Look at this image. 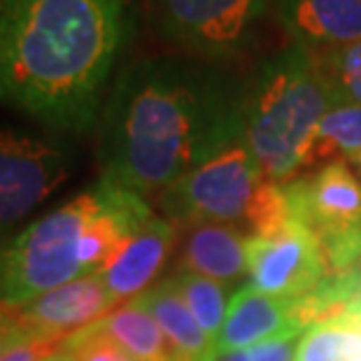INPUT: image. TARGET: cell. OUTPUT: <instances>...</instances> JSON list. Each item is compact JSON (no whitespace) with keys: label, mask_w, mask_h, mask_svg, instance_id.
<instances>
[{"label":"cell","mask_w":361,"mask_h":361,"mask_svg":"<svg viewBox=\"0 0 361 361\" xmlns=\"http://www.w3.org/2000/svg\"><path fill=\"white\" fill-rule=\"evenodd\" d=\"M51 343H44V341H26L12 348L7 355L0 359V361H40L44 355H49Z\"/></svg>","instance_id":"603a6c76"},{"label":"cell","mask_w":361,"mask_h":361,"mask_svg":"<svg viewBox=\"0 0 361 361\" xmlns=\"http://www.w3.org/2000/svg\"><path fill=\"white\" fill-rule=\"evenodd\" d=\"M247 238L238 226H191L182 247V273H196L221 284L247 273Z\"/></svg>","instance_id":"5bb4252c"},{"label":"cell","mask_w":361,"mask_h":361,"mask_svg":"<svg viewBox=\"0 0 361 361\" xmlns=\"http://www.w3.org/2000/svg\"><path fill=\"white\" fill-rule=\"evenodd\" d=\"M130 35V0H0V105L87 133Z\"/></svg>","instance_id":"7a4b0ae2"},{"label":"cell","mask_w":361,"mask_h":361,"mask_svg":"<svg viewBox=\"0 0 361 361\" xmlns=\"http://www.w3.org/2000/svg\"><path fill=\"white\" fill-rule=\"evenodd\" d=\"M182 301L201 324V329L214 341L226 317V284L217 280L203 278L196 273H180L178 278H171Z\"/></svg>","instance_id":"ac0fdd59"},{"label":"cell","mask_w":361,"mask_h":361,"mask_svg":"<svg viewBox=\"0 0 361 361\" xmlns=\"http://www.w3.org/2000/svg\"><path fill=\"white\" fill-rule=\"evenodd\" d=\"M352 166H355V173L359 175V180H361V154L352 159Z\"/></svg>","instance_id":"484cf974"},{"label":"cell","mask_w":361,"mask_h":361,"mask_svg":"<svg viewBox=\"0 0 361 361\" xmlns=\"http://www.w3.org/2000/svg\"><path fill=\"white\" fill-rule=\"evenodd\" d=\"M361 154V105H331L314 130L305 166L331 164L336 157L350 161Z\"/></svg>","instance_id":"e0dca14e"},{"label":"cell","mask_w":361,"mask_h":361,"mask_svg":"<svg viewBox=\"0 0 361 361\" xmlns=\"http://www.w3.org/2000/svg\"><path fill=\"white\" fill-rule=\"evenodd\" d=\"M312 51L289 44L268 56L245 80L243 140L271 182H289L303 171L314 130L331 110Z\"/></svg>","instance_id":"277c9868"},{"label":"cell","mask_w":361,"mask_h":361,"mask_svg":"<svg viewBox=\"0 0 361 361\" xmlns=\"http://www.w3.org/2000/svg\"><path fill=\"white\" fill-rule=\"evenodd\" d=\"M348 305H350V308H355V310L361 312V268L357 271V291H355V298H352Z\"/></svg>","instance_id":"d4e9b609"},{"label":"cell","mask_w":361,"mask_h":361,"mask_svg":"<svg viewBox=\"0 0 361 361\" xmlns=\"http://www.w3.org/2000/svg\"><path fill=\"white\" fill-rule=\"evenodd\" d=\"M264 182L257 159L240 140L168 184L159 194V207L171 224L247 226Z\"/></svg>","instance_id":"8992f818"},{"label":"cell","mask_w":361,"mask_h":361,"mask_svg":"<svg viewBox=\"0 0 361 361\" xmlns=\"http://www.w3.org/2000/svg\"><path fill=\"white\" fill-rule=\"evenodd\" d=\"M40 361H75L73 352H68L66 348H59V350H51L49 355H44Z\"/></svg>","instance_id":"cb8c5ba5"},{"label":"cell","mask_w":361,"mask_h":361,"mask_svg":"<svg viewBox=\"0 0 361 361\" xmlns=\"http://www.w3.org/2000/svg\"><path fill=\"white\" fill-rule=\"evenodd\" d=\"M314 56L334 105H361V40Z\"/></svg>","instance_id":"d6986e66"},{"label":"cell","mask_w":361,"mask_h":361,"mask_svg":"<svg viewBox=\"0 0 361 361\" xmlns=\"http://www.w3.org/2000/svg\"><path fill=\"white\" fill-rule=\"evenodd\" d=\"M173 238L175 224L154 214L107 261V266L98 275L105 289L110 291L114 305L126 303L147 291L149 282L166 264L168 252L173 247Z\"/></svg>","instance_id":"4fadbf2b"},{"label":"cell","mask_w":361,"mask_h":361,"mask_svg":"<svg viewBox=\"0 0 361 361\" xmlns=\"http://www.w3.org/2000/svg\"><path fill=\"white\" fill-rule=\"evenodd\" d=\"M275 0H145L152 30L187 56L228 63L250 51Z\"/></svg>","instance_id":"5b68a950"},{"label":"cell","mask_w":361,"mask_h":361,"mask_svg":"<svg viewBox=\"0 0 361 361\" xmlns=\"http://www.w3.org/2000/svg\"><path fill=\"white\" fill-rule=\"evenodd\" d=\"M26 341H37V338H33L26 331L24 324H21L17 319V314H14L10 308H0V359H3L12 348H17V345L26 343Z\"/></svg>","instance_id":"7402d4cb"},{"label":"cell","mask_w":361,"mask_h":361,"mask_svg":"<svg viewBox=\"0 0 361 361\" xmlns=\"http://www.w3.org/2000/svg\"><path fill=\"white\" fill-rule=\"evenodd\" d=\"M71 175V157L56 142L0 126V243L14 235Z\"/></svg>","instance_id":"ba28073f"},{"label":"cell","mask_w":361,"mask_h":361,"mask_svg":"<svg viewBox=\"0 0 361 361\" xmlns=\"http://www.w3.org/2000/svg\"><path fill=\"white\" fill-rule=\"evenodd\" d=\"M352 310H355V308H352ZM357 312H359V310H357ZM359 314H361V312H359Z\"/></svg>","instance_id":"4316f807"},{"label":"cell","mask_w":361,"mask_h":361,"mask_svg":"<svg viewBox=\"0 0 361 361\" xmlns=\"http://www.w3.org/2000/svg\"><path fill=\"white\" fill-rule=\"evenodd\" d=\"M63 348L73 352L75 361H135L112 336L98 329L96 322L68 336Z\"/></svg>","instance_id":"ffe728a7"},{"label":"cell","mask_w":361,"mask_h":361,"mask_svg":"<svg viewBox=\"0 0 361 361\" xmlns=\"http://www.w3.org/2000/svg\"><path fill=\"white\" fill-rule=\"evenodd\" d=\"M294 361H361V314L345 305L312 322L298 338Z\"/></svg>","instance_id":"2e32d148"},{"label":"cell","mask_w":361,"mask_h":361,"mask_svg":"<svg viewBox=\"0 0 361 361\" xmlns=\"http://www.w3.org/2000/svg\"><path fill=\"white\" fill-rule=\"evenodd\" d=\"M298 338H301V334H287L273 338V341L252 345V348L226 352V355H219L214 361H294Z\"/></svg>","instance_id":"44dd1931"},{"label":"cell","mask_w":361,"mask_h":361,"mask_svg":"<svg viewBox=\"0 0 361 361\" xmlns=\"http://www.w3.org/2000/svg\"><path fill=\"white\" fill-rule=\"evenodd\" d=\"M308 324L298 314V303L268 296L243 284L228 301L224 324L214 336V357L245 350L287 334H303Z\"/></svg>","instance_id":"8fae6325"},{"label":"cell","mask_w":361,"mask_h":361,"mask_svg":"<svg viewBox=\"0 0 361 361\" xmlns=\"http://www.w3.org/2000/svg\"><path fill=\"white\" fill-rule=\"evenodd\" d=\"M152 217L147 198L101 175L0 243V308H21L44 291L101 273Z\"/></svg>","instance_id":"3957f363"},{"label":"cell","mask_w":361,"mask_h":361,"mask_svg":"<svg viewBox=\"0 0 361 361\" xmlns=\"http://www.w3.org/2000/svg\"><path fill=\"white\" fill-rule=\"evenodd\" d=\"M275 19L291 44L312 54L361 40V0H275Z\"/></svg>","instance_id":"7c38bea8"},{"label":"cell","mask_w":361,"mask_h":361,"mask_svg":"<svg viewBox=\"0 0 361 361\" xmlns=\"http://www.w3.org/2000/svg\"><path fill=\"white\" fill-rule=\"evenodd\" d=\"M247 275L255 289L301 305L331 273L317 238L289 221L271 235L247 238Z\"/></svg>","instance_id":"9c48e42d"},{"label":"cell","mask_w":361,"mask_h":361,"mask_svg":"<svg viewBox=\"0 0 361 361\" xmlns=\"http://www.w3.org/2000/svg\"><path fill=\"white\" fill-rule=\"evenodd\" d=\"M10 310L33 338L56 343L103 319L107 312L114 310V301L101 275L94 273L44 291L30 303Z\"/></svg>","instance_id":"30bf717a"},{"label":"cell","mask_w":361,"mask_h":361,"mask_svg":"<svg viewBox=\"0 0 361 361\" xmlns=\"http://www.w3.org/2000/svg\"><path fill=\"white\" fill-rule=\"evenodd\" d=\"M147 310L164 336L171 343L173 352L182 361H214V341L207 336L196 317L182 301L173 280H166L135 296Z\"/></svg>","instance_id":"9a60e30c"},{"label":"cell","mask_w":361,"mask_h":361,"mask_svg":"<svg viewBox=\"0 0 361 361\" xmlns=\"http://www.w3.org/2000/svg\"><path fill=\"white\" fill-rule=\"evenodd\" d=\"M245 80L226 63L187 54L128 63L101 110L103 175L140 196L207 164L243 140Z\"/></svg>","instance_id":"6da1fadb"},{"label":"cell","mask_w":361,"mask_h":361,"mask_svg":"<svg viewBox=\"0 0 361 361\" xmlns=\"http://www.w3.org/2000/svg\"><path fill=\"white\" fill-rule=\"evenodd\" d=\"M291 217L317 238L329 273L350 278L361 268V180L343 161L319 166L308 178L284 182Z\"/></svg>","instance_id":"52a82bcc"}]
</instances>
